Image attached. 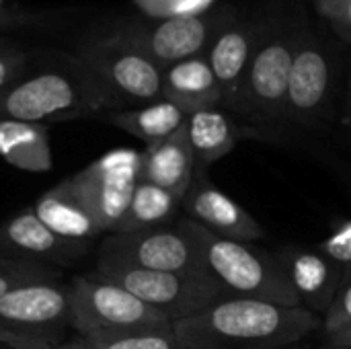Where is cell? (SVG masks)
Masks as SVG:
<instances>
[{
  "label": "cell",
  "instance_id": "obj_1",
  "mask_svg": "<svg viewBox=\"0 0 351 349\" xmlns=\"http://www.w3.org/2000/svg\"><path fill=\"white\" fill-rule=\"evenodd\" d=\"M179 349H286L321 331V317L304 306L253 298H222L175 321Z\"/></svg>",
  "mask_w": 351,
  "mask_h": 349
},
{
  "label": "cell",
  "instance_id": "obj_2",
  "mask_svg": "<svg viewBox=\"0 0 351 349\" xmlns=\"http://www.w3.org/2000/svg\"><path fill=\"white\" fill-rule=\"evenodd\" d=\"M181 220L197 247L204 274L220 286L226 296L300 306L280 257L255 243L218 237L185 216Z\"/></svg>",
  "mask_w": 351,
  "mask_h": 349
},
{
  "label": "cell",
  "instance_id": "obj_3",
  "mask_svg": "<svg viewBox=\"0 0 351 349\" xmlns=\"http://www.w3.org/2000/svg\"><path fill=\"white\" fill-rule=\"evenodd\" d=\"M105 109H115L111 95L82 66L76 74L49 70L0 91V119L45 123L97 115Z\"/></svg>",
  "mask_w": 351,
  "mask_h": 349
},
{
  "label": "cell",
  "instance_id": "obj_4",
  "mask_svg": "<svg viewBox=\"0 0 351 349\" xmlns=\"http://www.w3.org/2000/svg\"><path fill=\"white\" fill-rule=\"evenodd\" d=\"M294 41L296 25L282 14L261 21L259 41L253 51L241 95L232 107L234 111L259 123L286 119Z\"/></svg>",
  "mask_w": 351,
  "mask_h": 349
},
{
  "label": "cell",
  "instance_id": "obj_5",
  "mask_svg": "<svg viewBox=\"0 0 351 349\" xmlns=\"http://www.w3.org/2000/svg\"><path fill=\"white\" fill-rule=\"evenodd\" d=\"M70 327V286L41 280L0 298V344L12 349H56Z\"/></svg>",
  "mask_w": 351,
  "mask_h": 349
},
{
  "label": "cell",
  "instance_id": "obj_6",
  "mask_svg": "<svg viewBox=\"0 0 351 349\" xmlns=\"http://www.w3.org/2000/svg\"><path fill=\"white\" fill-rule=\"evenodd\" d=\"M95 274L119 284L144 304L165 315L171 323L193 317L222 298H230L206 276L152 272L103 261H97Z\"/></svg>",
  "mask_w": 351,
  "mask_h": 349
},
{
  "label": "cell",
  "instance_id": "obj_7",
  "mask_svg": "<svg viewBox=\"0 0 351 349\" xmlns=\"http://www.w3.org/2000/svg\"><path fill=\"white\" fill-rule=\"evenodd\" d=\"M237 16L230 6H216L202 14L171 16L154 25L134 23L121 27L115 37L165 70L181 60L204 56L214 37Z\"/></svg>",
  "mask_w": 351,
  "mask_h": 349
},
{
  "label": "cell",
  "instance_id": "obj_8",
  "mask_svg": "<svg viewBox=\"0 0 351 349\" xmlns=\"http://www.w3.org/2000/svg\"><path fill=\"white\" fill-rule=\"evenodd\" d=\"M171 323L119 284L95 272L70 284V327L80 337Z\"/></svg>",
  "mask_w": 351,
  "mask_h": 349
},
{
  "label": "cell",
  "instance_id": "obj_9",
  "mask_svg": "<svg viewBox=\"0 0 351 349\" xmlns=\"http://www.w3.org/2000/svg\"><path fill=\"white\" fill-rule=\"evenodd\" d=\"M97 261L152 272L206 276L199 263L197 247L183 220L142 232H111L101 245Z\"/></svg>",
  "mask_w": 351,
  "mask_h": 349
},
{
  "label": "cell",
  "instance_id": "obj_10",
  "mask_svg": "<svg viewBox=\"0 0 351 349\" xmlns=\"http://www.w3.org/2000/svg\"><path fill=\"white\" fill-rule=\"evenodd\" d=\"M333 78V60L325 41L313 29L298 23L288 82L286 121L298 125L321 123L331 103Z\"/></svg>",
  "mask_w": 351,
  "mask_h": 349
},
{
  "label": "cell",
  "instance_id": "obj_11",
  "mask_svg": "<svg viewBox=\"0 0 351 349\" xmlns=\"http://www.w3.org/2000/svg\"><path fill=\"white\" fill-rule=\"evenodd\" d=\"M80 66L105 86L115 107L162 99V70L115 35L93 45L80 58Z\"/></svg>",
  "mask_w": 351,
  "mask_h": 349
},
{
  "label": "cell",
  "instance_id": "obj_12",
  "mask_svg": "<svg viewBox=\"0 0 351 349\" xmlns=\"http://www.w3.org/2000/svg\"><path fill=\"white\" fill-rule=\"evenodd\" d=\"M142 150L115 148L72 175L103 232H113L140 183Z\"/></svg>",
  "mask_w": 351,
  "mask_h": 349
},
{
  "label": "cell",
  "instance_id": "obj_13",
  "mask_svg": "<svg viewBox=\"0 0 351 349\" xmlns=\"http://www.w3.org/2000/svg\"><path fill=\"white\" fill-rule=\"evenodd\" d=\"M181 210L185 218L224 239L255 243L265 237L263 226L253 214L212 183L208 169L197 167L193 183L181 202Z\"/></svg>",
  "mask_w": 351,
  "mask_h": 349
},
{
  "label": "cell",
  "instance_id": "obj_14",
  "mask_svg": "<svg viewBox=\"0 0 351 349\" xmlns=\"http://www.w3.org/2000/svg\"><path fill=\"white\" fill-rule=\"evenodd\" d=\"M259 31L261 21L249 23L237 16L214 37L212 45L206 51L214 76L224 93V107L228 109L234 107L241 95L253 51L259 41Z\"/></svg>",
  "mask_w": 351,
  "mask_h": 349
},
{
  "label": "cell",
  "instance_id": "obj_15",
  "mask_svg": "<svg viewBox=\"0 0 351 349\" xmlns=\"http://www.w3.org/2000/svg\"><path fill=\"white\" fill-rule=\"evenodd\" d=\"M0 251L16 255V259L35 263H68L86 251V245L72 243L49 230L33 212V208L14 214L0 226Z\"/></svg>",
  "mask_w": 351,
  "mask_h": 349
},
{
  "label": "cell",
  "instance_id": "obj_16",
  "mask_svg": "<svg viewBox=\"0 0 351 349\" xmlns=\"http://www.w3.org/2000/svg\"><path fill=\"white\" fill-rule=\"evenodd\" d=\"M278 257L298 296L300 306L323 317L343 282L341 267L325 257L319 249H286Z\"/></svg>",
  "mask_w": 351,
  "mask_h": 349
},
{
  "label": "cell",
  "instance_id": "obj_17",
  "mask_svg": "<svg viewBox=\"0 0 351 349\" xmlns=\"http://www.w3.org/2000/svg\"><path fill=\"white\" fill-rule=\"evenodd\" d=\"M35 216L58 237L88 245L103 234L72 177L45 191L33 206Z\"/></svg>",
  "mask_w": 351,
  "mask_h": 349
},
{
  "label": "cell",
  "instance_id": "obj_18",
  "mask_svg": "<svg viewBox=\"0 0 351 349\" xmlns=\"http://www.w3.org/2000/svg\"><path fill=\"white\" fill-rule=\"evenodd\" d=\"M195 171L197 163L185 125L173 136L156 144H150L142 150L140 179L154 183L167 191H173L179 197H185V193L189 191Z\"/></svg>",
  "mask_w": 351,
  "mask_h": 349
},
{
  "label": "cell",
  "instance_id": "obj_19",
  "mask_svg": "<svg viewBox=\"0 0 351 349\" xmlns=\"http://www.w3.org/2000/svg\"><path fill=\"white\" fill-rule=\"evenodd\" d=\"M162 99L175 103L187 115L199 109L224 107V93L206 53L181 60L162 70Z\"/></svg>",
  "mask_w": 351,
  "mask_h": 349
},
{
  "label": "cell",
  "instance_id": "obj_20",
  "mask_svg": "<svg viewBox=\"0 0 351 349\" xmlns=\"http://www.w3.org/2000/svg\"><path fill=\"white\" fill-rule=\"evenodd\" d=\"M187 138L199 169L224 158L241 140V128L220 109H199L187 115Z\"/></svg>",
  "mask_w": 351,
  "mask_h": 349
},
{
  "label": "cell",
  "instance_id": "obj_21",
  "mask_svg": "<svg viewBox=\"0 0 351 349\" xmlns=\"http://www.w3.org/2000/svg\"><path fill=\"white\" fill-rule=\"evenodd\" d=\"M0 156L10 167L21 171H49L53 160L47 125L16 119H0Z\"/></svg>",
  "mask_w": 351,
  "mask_h": 349
},
{
  "label": "cell",
  "instance_id": "obj_22",
  "mask_svg": "<svg viewBox=\"0 0 351 349\" xmlns=\"http://www.w3.org/2000/svg\"><path fill=\"white\" fill-rule=\"evenodd\" d=\"M105 117L109 123H113L119 130L128 132L130 136L142 140L146 146L173 136L187 121V113L181 107H177L175 103L165 101V99L136 107V109L109 111Z\"/></svg>",
  "mask_w": 351,
  "mask_h": 349
},
{
  "label": "cell",
  "instance_id": "obj_23",
  "mask_svg": "<svg viewBox=\"0 0 351 349\" xmlns=\"http://www.w3.org/2000/svg\"><path fill=\"white\" fill-rule=\"evenodd\" d=\"M181 202L183 197L175 195L173 191L140 179L132 202L113 232H142L169 226L175 222L181 210Z\"/></svg>",
  "mask_w": 351,
  "mask_h": 349
},
{
  "label": "cell",
  "instance_id": "obj_24",
  "mask_svg": "<svg viewBox=\"0 0 351 349\" xmlns=\"http://www.w3.org/2000/svg\"><path fill=\"white\" fill-rule=\"evenodd\" d=\"M84 339L99 349H179L173 323L136 327L113 333H97Z\"/></svg>",
  "mask_w": 351,
  "mask_h": 349
},
{
  "label": "cell",
  "instance_id": "obj_25",
  "mask_svg": "<svg viewBox=\"0 0 351 349\" xmlns=\"http://www.w3.org/2000/svg\"><path fill=\"white\" fill-rule=\"evenodd\" d=\"M41 280H53V274L45 265L0 255V298L16 290L19 286L41 282Z\"/></svg>",
  "mask_w": 351,
  "mask_h": 349
},
{
  "label": "cell",
  "instance_id": "obj_26",
  "mask_svg": "<svg viewBox=\"0 0 351 349\" xmlns=\"http://www.w3.org/2000/svg\"><path fill=\"white\" fill-rule=\"evenodd\" d=\"M325 257L341 267L343 276L351 274V218L337 220L331 232L317 247Z\"/></svg>",
  "mask_w": 351,
  "mask_h": 349
},
{
  "label": "cell",
  "instance_id": "obj_27",
  "mask_svg": "<svg viewBox=\"0 0 351 349\" xmlns=\"http://www.w3.org/2000/svg\"><path fill=\"white\" fill-rule=\"evenodd\" d=\"M351 327V274L343 276V282L327 309V313L321 317V331L331 337L339 331H346Z\"/></svg>",
  "mask_w": 351,
  "mask_h": 349
},
{
  "label": "cell",
  "instance_id": "obj_28",
  "mask_svg": "<svg viewBox=\"0 0 351 349\" xmlns=\"http://www.w3.org/2000/svg\"><path fill=\"white\" fill-rule=\"evenodd\" d=\"M23 68H25L23 53H14V51L2 53L0 56V91L16 82L23 74Z\"/></svg>",
  "mask_w": 351,
  "mask_h": 349
},
{
  "label": "cell",
  "instance_id": "obj_29",
  "mask_svg": "<svg viewBox=\"0 0 351 349\" xmlns=\"http://www.w3.org/2000/svg\"><path fill=\"white\" fill-rule=\"evenodd\" d=\"M323 16L333 25V29L339 37H343L346 41L351 43V0L323 12Z\"/></svg>",
  "mask_w": 351,
  "mask_h": 349
},
{
  "label": "cell",
  "instance_id": "obj_30",
  "mask_svg": "<svg viewBox=\"0 0 351 349\" xmlns=\"http://www.w3.org/2000/svg\"><path fill=\"white\" fill-rule=\"evenodd\" d=\"M214 0H173V16L202 14L212 8Z\"/></svg>",
  "mask_w": 351,
  "mask_h": 349
},
{
  "label": "cell",
  "instance_id": "obj_31",
  "mask_svg": "<svg viewBox=\"0 0 351 349\" xmlns=\"http://www.w3.org/2000/svg\"><path fill=\"white\" fill-rule=\"evenodd\" d=\"M329 341H331V346H333V348L351 349V327L350 329H346V331H339V333L331 335V337H329Z\"/></svg>",
  "mask_w": 351,
  "mask_h": 349
},
{
  "label": "cell",
  "instance_id": "obj_32",
  "mask_svg": "<svg viewBox=\"0 0 351 349\" xmlns=\"http://www.w3.org/2000/svg\"><path fill=\"white\" fill-rule=\"evenodd\" d=\"M313 2H315L317 10L323 14V12H327V10H331V8H335V6H339L343 2H350V0H313Z\"/></svg>",
  "mask_w": 351,
  "mask_h": 349
},
{
  "label": "cell",
  "instance_id": "obj_33",
  "mask_svg": "<svg viewBox=\"0 0 351 349\" xmlns=\"http://www.w3.org/2000/svg\"><path fill=\"white\" fill-rule=\"evenodd\" d=\"M56 349H99L95 348L90 341H86L84 337H80V339H76V341H70V344H62V346H58Z\"/></svg>",
  "mask_w": 351,
  "mask_h": 349
},
{
  "label": "cell",
  "instance_id": "obj_34",
  "mask_svg": "<svg viewBox=\"0 0 351 349\" xmlns=\"http://www.w3.org/2000/svg\"><path fill=\"white\" fill-rule=\"evenodd\" d=\"M346 121H348V128L351 132V101H348V115H346Z\"/></svg>",
  "mask_w": 351,
  "mask_h": 349
},
{
  "label": "cell",
  "instance_id": "obj_35",
  "mask_svg": "<svg viewBox=\"0 0 351 349\" xmlns=\"http://www.w3.org/2000/svg\"><path fill=\"white\" fill-rule=\"evenodd\" d=\"M8 51H10V49H8L6 45H2V43H0V56H2V53H8Z\"/></svg>",
  "mask_w": 351,
  "mask_h": 349
},
{
  "label": "cell",
  "instance_id": "obj_36",
  "mask_svg": "<svg viewBox=\"0 0 351 349\" xmlns=\"http://www.w3.org/2000/svg\"><path fill=\"white\" fill-rule=\"evenodd\" d=\"M348 101H351V76H350V97H348Z\"/></svg>",
  "mask_w": 351,
  "mask_h": 349
},
{
  "label": "cell",
  "instance_id": "obj_37",
  "mask_svg": "<svg viewBox=\"0 0 351 349\" xmlns=\"http://www.w3.org/2000/svg\"><path fill=\"white\" fill-rule=\"evenodd\" d=\"M286 349H300L298 346H292V348H286Z\"/></svg>",
  "mask_w": 351,
  "mask_h": 349
},
{
  "label": "cell",
  "instance_id": "obj_38",
  "mask_svg": "<svg viewBox=\"0 0 351 349\" xmlns=\"http://www.w3.org/2000/svg\"><path fill=\"white\" fill-rule=\"evenodd\" d=\"M0 4H2V0H0Z\"/></svg>",
  "mask_w": 351,
  "mask_h": 349
}]
</instances>
